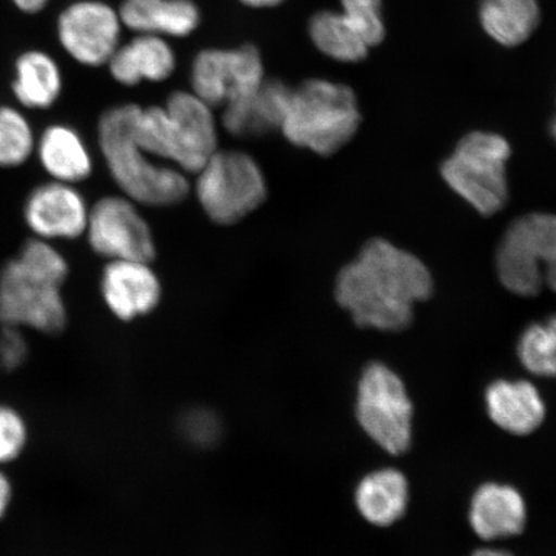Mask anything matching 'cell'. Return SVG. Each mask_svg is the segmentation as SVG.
I'll use <instances>...</instances> for the list:
<instances>
[{
  "instance_id": "1",
  "label": "cell",
  "mask_w": 556,
  "mask_h": 556,
  "mask_svg": "<svg viewBox=\"0 0 556 556\" xmlns=\"http://www.w3.org/2000/svg\"><path fill=\"white\" fill-rule=\"evenodd\" d=\"M433 293V278L417 256L386 239H372L337 278L340 307L363 329L403 331L417 303Z\"/></svg>"
},
{
  "instance_id": "2",
  "label": "cell",
  "mask_w": 556,
  "mask_h": 556,
  "mask_svg": "<svg viewBox=\"0 0 556 556\" xmlns=\"http://www.w3.org/2000/svg\"><path fill=\"white\" fill-rule=\"evenodd\" d=\"M137 104L111 108L99 122V146L111 177L130 200L151 206L180 203L190 191L182 170L155 163L134 128Z\"/></svg>"
},
{
  "instance_id": "3",
  "label": "cell",
  "mask_w": 556,
  "mask_h": 556,
  "mask_svg": "<svg viewBox=\"0 0 556 556\" xmlns=\"http://www.w3.org/2000/svg\"><path fill=\"white\" fill-rule=\"evenodd\" d=\"M359 124L358 101L352 88L309 79L291 90L280 130L298 148L330 156L351 141Z\"/></svg>"
},
{
  "instance_id": "4",
  "label": "cell",
  "mask_w": 556,
  "mask_h": 556,
  "mask_svg": "<svg viewBox=\"0 0 556 556\" xmlns=\"http://www.w3.org/2000/svg\"><path fill=\"white\" fill-rule=\"evenodd\" d=\"M511 156L510 143L490 131H472L457 143L444 160V182L476 211L491 217L509 198L506 164Z\"/></svg>"
},
{
  "instance_id": "5",
  "label": "cell",
  "mask_w": 556,
  "mask_h": 556,
  "mask_svg": "<svg viewBox=\"0 0 556 556\" xmlns=\"http://www.w3.org/2000/svg\"><path fill=\"white\" fill-rule=\"evenodd\" d=\"M498 280L518 296L556 294V214L523 215L507 227L496 252Z\"/></svg>"
},
{
  "instance_id": "6",
  "label": "cell",
  "mask_w": 556,
  "mask_h": 556,
  "mask_svg": "<svg viewBox=\"0 0 556 556\" xmlns=\"http://www.w3.org/2000/svg\"><path fill=\"white\" fill-rule=\"evenodd\" d=\"M354 414L361 429L392 456L413 443L414 403L400 375L382 363L368 364L357 381Z\"/></svg>"
},
{
  "instance_id": "7",
  "label": "cell",
  "mask_w": 556,
  "mask_h": 556,
  "mask_svg": "<svg viewBox=\"0 0 556 556\" xmlns=\"http://www.w3.org/2000/svg\"><path fill=\"white\" fill-rule=\"evenodd\" d=\"M65 281L20 256L0 267V325L58 336L66 328Z\"/></svg>"
},
{
  "instance_id": "8",
  "label": "cell",
  "mask_w": 556,
  "mask_h": 556,
  "mask_svg": "<svg viewBox=\"0 0 556 556\" xmlns=\"http://www.w3.org/2000/svg\"><path fill=\"white\" fill-rule=\"evenodd\" d=\"M197 192L207 217L233 225L258 208L267 198L260 165L239 151H215L198 172Z\"/></svg>"
},
{
  "instance_id": "9",
  "label": "cell",
  "mask_w": 556,
  "mask_h": 556,
  "mask_svg": "<svg viewBox=\"0 0 556 556\" xmlns=\"http://www.w3.org/2000/svg\"><path fill=\"white\" fill-rule=\"evenodd\" d=\"M264 79L262 54L253 45L233 50L206 48L192 61V92L212 108H225L252 94Z\"/></svg>"
},
{
  "instance_id": "10",
  "label": "cell",
  "mask_w": 556,
  "mask_h": 556,
  "mask_svg": "<svg viewBox=\"0 0 556 556\" xmlns=\"http://www.w3.org/2000/svg\"><path fill=\"white\" fill-rule=\"evenodd\" d=\"M89 247L109 261H141L155 256L150 227L130 199L106 197L89 208L86 233Z\"/></svg>"
},
{
  "instance_id": "11",
  "label": "cell",
  "mask_w": 556,
  "mask_h": 556,
  "mask_svg": "<svg viewBox=\"0 0 556 556\" xmlns=\"http://www.w3.org/2000/svg\"><path fill=\"white\" fill-rule=\"evenodd\" d=\"M122 29L119 12L103 0H75L58 18L61 47L88 67L108 65L122 45Z\"/></svg>"
},
{
  "instance_id": "12",
  "label": "cell",
  "mask_w": 556,
  "mask_h": 556,
  "mask_svg": "<svg viewBox=\"0 0 556 556\" xmlns=\"http://www.w3.org/2000/svg\"><path fill=\"white\" fill-rule=\"evenodd\" d=\"M164 109L168 115L170 163L182 172L198 173L217 151L213 108L193 92L176 90Z\"/></svg>"
},
{
  "instance_id": "13",
  "label": "cell",
  "mask_w": 556,
  "mask_h": 556,
  "mask_svg": "<svg viewBox=\"0 0 556 556\" xmlns=\"http://www.w3.org/2000/svg\"><path fill=\"white\" fill-rule=\"evenodd\" d=\"M89 207L76 186L48 179L27 193L23 218L34 236L46 241H72L86 233Z\"/></svg>"
},
{
  "instance_id": "14",
  "label": "cell",
  "mask_w": 556,
  "mask_h": 556,
  "mask_svg": "<svg viewBox=\"0 0 556 556\" xmlns=\"http://www.w3.org/2000/svg\"><path fill=\"white\" fill-rule=\"evenodd\" d=\"M101 291L109 309L123 321L154 311L162 294L156 275L141 261H109Z\"/></svg>"
},
{
  "instance_id": "15",
  "label": "cell",
  "mask_w": 556,
  "mask_h": 556,
  "mask_svg": "<svg viewBox=\"0 0 556 556\" xmlns=\"http://www.w3.org/2000/svg\"><path fill=\"white\" fill-rule=\"evenodd\" d=\"M472 532L485 542L519 536L527 526V503L517 486L485 482L472 493L469 504Z\"/></svg>"
},
{
  "instance_id": "16",
  "label": "cell",
  "mask_w": 556,
  "mask_h": 556,
  "mask_svg": "<svg viewBox=\"0 0 556 556\" xmlns=\"http://www.w3.org/2000/svg\"><path fill=\"white\" fill-rule=\"evenodd\" d=\"M486 415L505 433L530 435L545 422V400L533 382L525 379L493 380L484 392Z\"/></svg>"
},
{
  "instance_id": "17",
  "label": "cell",
  "mask_w": 556,
  "mask_h": 556,
  "mask_svg": "<svg viewBox=\"0 0 556 556\" xmlns=\"http://www.w3.org/2000/svg\"><path fill=\"white\" fill-rule=\"evenodd\" d=\"M110 75L122 86L139 83H159L169 78L177 67V55L163 37L136 34L128 43L121 45L108 62Z\"/></svg>"
},
{
  "instance_id": "18",
  "label": "cell",
  "mask_w": 556,
  "mask_h": 556,
  "mask_svg": "<svg viewBox=\"0 0 556 556\" xmlns=\"http://www.w3.org/2000/svg\"><path fill=\"white\" fill-rule=\"evenodd\" d=\"M291 90L281 80L264 79L252 94L224 108V127L239 137H256L280 129Z\"/></svg>"
},
{
  "instance_id": "19",
  "label": "cell",
  "mask_w": 556,
  "mask_h": 556,
  "mask_svg": "<svg viewBox=\"0 0 556 556\" xmlns=\"http://www.w3.org/2000/svg\"><path fill=\"white\" fill-rule=\"evenodd\" d=\"M34 156L50 179L62 184L76 186L89 178L93 170L85 139L67 124L48 125L37 137Z\"/></svg>"
},
{
  "instance_id": "20",
  "label": "cell",
  "mask_w": 556,
  "mask_h": 556,
  "mask_svg": "<svg viewBox=\"0 0 556 556\" xmlns=\"http://www.w3.org/2000/svg\"><path fill=\"white\" fill-rule=\"evenodd\" d=\"M117 12L127 29L163 38L189 37L201 23L193 0H123Z\"/></svg>"
},
{
  "instance_id": "21",
  "label": "cell",
  "mask_w": 556,
  "mask_h": 556,
  "mask_svg": "<svg viewBox=\"0 0 556 556\" xmlns=\"http://www.w3.org/2000/svg\"><path fill=\"white\" fill-rule=\"evenodd\" d=\"M409 504V483L395 468L367 472L354 490V505L367 523L391 527L400 521Z\"/></svg>"
},
{
  "instance_id": "22",
  "label": "cell",
  "mask_w": 556,
  "mask_h": 556,
  "mask_svg": "<svg viewBox=\"0 0 556 556\" xmlns=\"http://www.w3.org/2000/svg\"><path fill=\"white\" fill-rule=\"evenodd\" d=\"M64 76L51 54L26 51L18 55L12 92L21 106L27 110H48L60 100Z\"/></svg>"
},
{
  "instance_id": "23",
  "label": "cell",
  "mask_w": 556,
  "mask_h": 556,
  "mask_svg": "<svg viewBox=\"0 0 556 556\" xmlns=\"http://www.w3.org/2000/svg\"><path fill=\"white\" fill-rule=\"evenodd\" d=\"M483 30L504 47H518L531 38L541 20L538 0H481Z\"/></svg>"
},
{
  "instance_id": "24",
  "label": "cell",
  "mask_w": 556,
  "mask_h": 556,
  "mask_svg": "<svg viewBox=\"0 0 556 556\" xmlns=\"http://www.w3.org/2000/svg\"><path fill=\"white\" fill-rule=\"evenodd\" d=\"M308 35L318 52L345 64L364 61L371 50L348 23L342 12H316L309 20Z\"/></svg>"
},
{
  "instance_id": "25",
  "label": "cell",
  "mask_w": 556,
  "mask_h": 556,
  "mask_svg": "<svg viewBox=\"0 0 556 556\" xmlns=\"http://www.w3.org/2000/svg\"><path fill=\"white\" fill-rule=\"evenodd\" d=\"M517 354L534 377L556 379V315L528 326L518 340Z\"/></svg>"
},
{
  "instance_id": "26",
  "label": "cell",
  "mask_w": 556,
  "mask_h": 556,
  "mask_svg": "<svg viewBox=\"0 0 556 556\" xmlns=\"http://www.w3.org/2000/svg\"><path fill=\"white\" fill-rule=\"evenodd\" d=\"M37 135L23 111L0 106V169L24 166L35 154Z\"/></svg>"
},
{
  "instance_id": "27",
  "label": "cell",
  "mask_w": 556,
  "mask_h": 556,
  "mask_svg": "<svg viewBox=\"0 0 556 556\" xmlns=\"http://www.w3.org/2000/svg\"><path fill=\"white\" fill-rule=\"evenodd\" d=\"M342 15L354 30L370 47H377L386 38V25L382 20V0H340Z\"/></svg>"
},
{
  "instance_id": "28",
  "label": "cell",
  "mask_w": 556,
  "mask_h": 556,
  "mask_svg": "<svg viewBox=\"0 0 556 556\" xmlns=\"http://www.w3.org/2000/svg\"><path fill=\"white\" fill-rule=\"evenodd\" d=\"M25 441L23 419L11 408L0 407V463H9L17 457Z\"/></svg>"
},
{
  "instance_id": "29",
  "label": "cell",
  "mask_w": 556,
  "mask_h": 556,
  "mask_svg": "<svg viewBox=\"0 0 556 556\" xmlns=\"http://www.w3.org/2000/svg\"><path fill=\"white\" fill-rule=\"evenodd\" d=\"M27 345L21 329L2 326L0 331V366L13 370L24 363Z\"/></svg>"
},
{
  "instance_id": "30",
  "label": "cell",
  "mask_w": 556,
  "mask_h": 556,
  "mask_svg": "<svg viewBox=\"0 0 556 556\" xmlns=\"http://www.w3.org/2000/svg\"><path fill=\"white\" fill-rule=\"evenodd\" d=\"M185 432L194 443H213L219 434L217 416L207 412H193L186 417Z\"/></svg>"
},
{
  "instance_id": "31",
  "label": "cell",
  "mask_w": 556,
  "mask_h": 556,
  "mask_svg": "<svg viewBox=\"0 0 556 556\" xmlns=\"http://www.w3.org/2000/svg\"><path fill=\"white\" fill-rule=\"evenodd\" d=\"M16 9L21 12L27 13V15H35L43 11L48 4V0H11Z\"/></svg>"
},
{
  "instance_id": "32",
  "label": "cell",
  "mask_w": 556,
  "mask_h": 556,
  "mask_svg": "<svg viewBox=\"0 0 556 556\" xmlns=\"http://www.w3.org/2000/svg\"><path fill=\"white\" fill-rule=\"evenodd\" d=\"M11 500V485L9 479L0 472V518L3 517L7 506H9Z\"/></svg>"
},
{
  "instance_id": "33",
  "label": "cell",
  "mask_w": 556,
  "mask_h": 556,
  "mask_svg": "<svg viewBox=\"0 0 556 556\" xmlns=\"http://www.w3.org/2000/svg\"><path fill=\"white\" fill-rule=\"evenodd\" d=\"M239 2L250 7V9L263 10L274 9V7L280 5L287 0H239Z\"/></svg>"
},
{
  "instance_id": "34",
  "label": "cell",
  "mask_w": 556,
  "mask_h": 556,
  "mask_svg": "<svg viewBox=\"0 0 556 556\" xmlns=\"http://www.w3.org/2000/svg\"><path fill=\"white\" fill-rule=\"evenodd\" d=\"M471 556H514L511 553L502 551V548L484 547L478 548Z\"/></svg>"
},
{
  "instance_id": "35",
  "label": "cell",
  "mask_w": 556,
  "mask_h": 556,
  "mask_svg": "<svg viewBox=\"0 0 556 556\" xmlns=\"http://www.w3.org/2000/svg\"><path fill=\"white\" fill-rule=\"evenodd\" d=\"M551 134H552L553 138L556 141V116H555V119L552 122V125H551Z\"/></svg>"
}]
</instances>
